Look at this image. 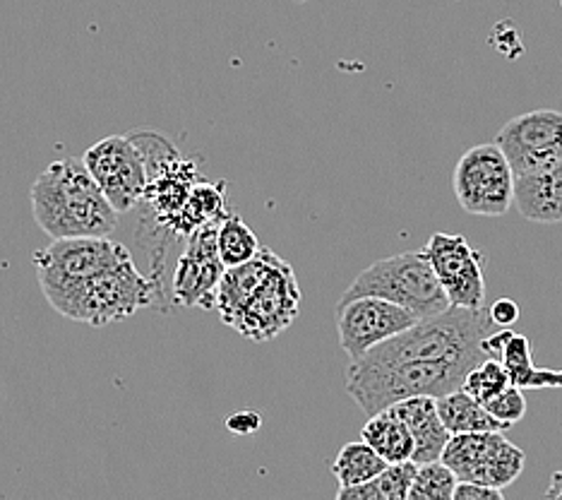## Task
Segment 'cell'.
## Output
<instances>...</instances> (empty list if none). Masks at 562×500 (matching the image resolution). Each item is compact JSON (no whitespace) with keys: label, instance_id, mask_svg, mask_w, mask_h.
I'll return each mask as SVG.
<instances>
[{"label":"cell","instance_id":"e0dca14e","mask_svg":"<svg viewBox=\"0 0 562 500\" xmlns=\"http://www.w3.org/2000/svg\"><path fill=\"white\" fill-rule=\"evenodd\" d=\"M438 412L445 421L447 431L457 433H479V431H507L509 426L497 421L488 409H485L476 397H471L467 390H452L438 397Z\"/></svg>","mask_w":562,"mask_h":500},{"label":"cell","instance_id":"7c38bea8","mask_svg":"<svg viewBox=\"0 0 562 500\" xmlns=\"http://www.w3.org/2000/svg\"><path fill=\"white\" fill-rule=\"evenodd\" d=\"M418 323V318L406 308L380 297H359L337 303L339 346L349 362H356L378 344L400 335Z\"/></svg>","mask_w":562,"mask_h":500},{"label":"cell","instance_id":"30bf717a","mask_svg":"<svg viewBox=\"0 0 562 500\" xmlns=\"http://www.w3.org/2000/svg\"><path fill=\"white\" fill-rule=\"evenodd\" d=\"M222 220L202 224L190 234L188 248L178 258L171 279V293L178 305L216 311V297H220V285L226 273V265L220 255Z\"/></svg>","mask_w":562,"mask_h":500},{"label":"cell","instance_id":"3957f363","mask_svg":"<svg viewBox=\"0 0 562 500\" xmlns=\"http://www.w3.org/2000/svg\"><path fill=\"white\" fill-rule=\"evenodd\" d=\"M474 362L467 358H436V362H400L375 364L368 358H356L349 364L347 392L359 404L366 416L397 404L408 397H442L462 388Z\"/></svg>","mask_w":562,"mask_h":500},{"label":"cell","instance_id":"d4e9b609","mask_svg":"<svg viewBox=\"0 0 562 500\" xmlns=\"http://www.w3.org/2000/svg\"><path fill=\"white\" fill-rule=\"evenodd\" d=\"M505 491L476 481H459L452 500H503Z\"/></svg>","mask_w":562,"mask_h":500},{"label":"cell","instance_id":"484cf974","mask_svg":"<svg viewBox=\"0 0 562 500\" xmlns=\"http://www.w3.org/2000/svg\"><path fill=\"white\" fill-rule=\"evenodd\" d=\"M488 311L495 327H513L519 320V305L513 299H497Z\"/></svg>","mask_w":562,"mask_h":500},{"label":"cell","instance_id":"7a4b0ae2","mask_svg":"<svg viewBox=\"0 0 562 500\" xmlns=\"http://www.w3.org/2000/svg\"><path fill=\"white\" fill-rule=\"evenodd\" d=\"M32 214L46 236H111L119 226V210L89 174L85 159L48 164L32 184Z\"/></svg>","mask_w":562,"mask_h":500},{"label":"cell","instance_id":"8fae6325","mask_svg":"<svg viewBox=\"0 0 562 500\" xmlns=\"http://www.w3.org/2000/svg\"><path fill=\"white\" fill-rule=\"evenodd\" d=\"M495 143L517 176L551 169L562 162V113L539 109L515 115L501 127Z\"/></svg>","mask_w":562,"mask_h":500},{"label":"cell","instance_id":"d6986e66","mask_svg":"<svg viewBox=\"0 0 562 500\" xmlns=\"http://www.w3.org/2000/svg\"><path fill=\"white\" fill-rule=\"evenodd\" d=\"M416 462H394L385 471H380L375 479L368 484L351 486V489H339V500H408V491L416 477Z\"/></svg>","mask_w":562,"mask_h":500},{"label":"cell","instance_id":"603a6c76","mask_svg":"<svg viewBox=\"0 0 562 500\" xmlns=\"http://www.w3.org/2000/svg\"><path fill=\"white\" fill-rule=\"evenodd\" d=\"M507 385H509V376L501 358H485V362H481L479 366L469 370L462 382V390H467L471 397H476L481 404H485L491 397L503 392Z\"/></svg>","mask_w":562,"mask_h":500},{"label":"cell","instance_id":"9c48e42d","mask_svg":"<svg viewBox=\"0 0 562 500\" xmlns=\"http://www.w3.org/2000/svg\"><path fill=\"white\" fill-rule=\"evenodd\" d=\"M85 164L119 214L145 200L149 186L143 149L131 135H109L85 152Z\"/></svg>","mask_w":562,"mask_h":500},{"label":"cell","instance_id":"ac0fdd59","mask_svg":"<svg viewBox=\"0 0 562 500\" xmlns=\"http://www.w3.org/2000/svg\"><path fill=\"white\" fill-rule=\"evenodd\" d=\"M501 362L507 370L509 382L521 390H541V388H562V368H539L531 358V344L524 335L507 340Z\"/></svg>","mask_w":562,"mask_h":500},{"label":"cell","instance_id":"8992f818","mask_svg":"<svg viewBox=\"0 0 562 500\" xmlns=\"http://www.w3.org/2000/svg\"><path fill=\"white\" fill-rule=\"evenodd\" d=\"M131 258V251L109 236H78L54 238L46 248L36 251L32 260L46 301L54 303L85 279Z\"/></svg>","mask_w":562,"mask_h":500},{"label":"cell","instance_id":"4316f807","mask_svg":"<svg viewBox=\"0 0 562 500\" xmlns=\"http://www.w3.org/2000/svg\"><path fill=\"white\" fill-rule=\"evenodd\" d=\"M260 423H262L260 414H255V412H238V414L226 419V429L238 433V435H248V433L258 431Z\"/></svg>","mask_w":562,"mask_h":500},{"label":"cell","instance_id":"cb8c5ba5","mask_svg":"<svg viewBox=\"0 0 562 500\" xmlns=\"http://www.w3.org/2000/svg\"><path fill=\"white\" fill-rule=\"evenodd\" d=\"M488 412L497 419L507 423L509 429L519 423L524 416H527V400H524V390L517 388V385L509 382L503 392H497L495 397H491L488 402L483 404Z\"/></svg>","mask_w":562,"mask_h":500},{"label":"cell","instance_id":"7402d4cb","mask_svg":"<svg viewBox=\"0 0 562 500\" xmlns=\"http://www.w3.org/2000/svg\"><path fill=\"white\" fill-rule=\"evenodd\" d=\"M457 484V474L442 459L424 462V465L416 467L408 500H452Z\"/></svg>","mask_w":562,"mask_h":500},{"label":"cell","instance_id":"277c9868","mask_svg":"<svg viewBox=\"0 0 562 500\" xmlns=\"http://www.w3.org/2000/svg\"><path fill=\"white\" fill-rule=\"evenodd\" d=\"M161 293V281L145 277L131 258L85 279L82 285L50 303V308L75 323L106 327L109 323L135 315L139 308L157 305Z\"/></svg>","mask_w":562,"mask_h":500},{"label":"cell","instance_id":"4fadbf2b","mask_svg":"<svg viewBox=\"0 0 562 500\" xmlns=\"http://www.w3.org/2000/svg\"><path fill=\"white\" fill-rule=\"evenodd\" d=\"M440 285L457 308H483L485 255L459 234H432L424 246Z\"/></svg>","mask_w":562,"mask_h":500},{"label":"cell","instance_id":"f1b7e54d","mask_svg":"<svg viewBox=\"0 0 562 500\" xmlns=\"http://www.w3.org/2000/svg\"><path fill=\"white\" fill-rule=\"evenodd\" d=\"M543 496H546V498H558V500H562V469L553 474L551 484H548V489H546Z\"/></svg>","mask_w":562,"mask_h":500},{"label":"cell","instance_id":"44dd1931","mask_svg":"<svg viewBox=\"0 0 562 500\" xmlns=\"http://www.w3.org/2000/svg\"><path fill=\"white\" fill-rule=\"evenodd\" d=\"M260 251L258 236L238 214H226L220 222V255L226 267H236L255 258Z\"/></svg>","mask_w":562,"mask_h":500},{"label":"cell","instance_id":"9a60e30c","mask_svg":"<svg viewBox=\"0 0 562 500\" xmlns=\"http://www.w3.org/2000/svg\"><path fill=\"white\" fill-rule=\"evenodd\" d=\"M515 204L524 220L562 224V162L551 169L517 176Z\"/></svg>","mask_w":562,"mask_h":500},{"label":"cell","instance_id":"5b68a950","mask_svg":"<svg viewBox=\"0 0 562 500\" xmlns=\"http://www.w3.org/2000/svg\"><path fill=\"white\" fill-rule=\"evenodd\" d=\"M359 297H380L412 311L418 320L445 313L450 299L432 269L426 251H408L368 265L356 277L339 301Z\"/></svg>","mask_w":562,"mask_h":500},{"label":"cell","instance_id":"ba28073f","mask_svg":"<svg viewBox=\"0 0 562 500\" xmlns=\"http://www.w3.org/2000/svg\"><path fill=\"white\" fill-rule=\"evenodd\" d=\"M459 481H476L505 491L519 479L527 455L505 438V431L457 433L440 457Z\"/></svg>","mask_w":562,"mask_h":500},{"label":"cell","instance_id":"52a82bcc","mask_svg":"<svg viewBox=\"0 0 562 500\" xmlns=\"http://www.w3.org/2000/svg\"><path fill=\"white\" fill-rule=\"evenodd\" d=\"M459 208L476 216H505L515 204L517 174L497 143L467 149L452 176Z\"/></svg>","mask_w":562,"mask_h":500},{"label":"cell","instance_id":"5bb4252c","mask_svg":"<svg viewBox=\"0 0 562 500\" xmlns=\"http://www.w3.org/2000/svg\"><path fill=\"white\" fill-rule=\"evenodd\" d=\"M392 409L402 416L408 433H412L416 465L440 459L452 433L447 431L445 421L440 419L436 397H408V400L392 404Z\"/></svg>","mask_w":562,"mask_h":500},{"label":"cell","instance_id":"2e32d148","mask_svg":"<svg viewBox=\"0 0 562 500\" xmlns=\"http://www.w3.org/2000/svg\"><path fill=\"white\" fill-rule=\"evenodd\" d=\"M361 441L385 457L390 465L394 462H408L414 459V438L408 433L402 416L394 412L392 407L382 409V412L368 416L366 426L361 431Z\"/></svg>","mask_w":562,"mask_h":500},{"label":"cell","instance_id":"ffe728a7","mask_svg":"<svg viewBox=\"0 0 562 500\" xmlns=\"http://www.w3.org/2000/svg\"><path fill=\"white\" fill-rule=\"evenodd\" d=\"M387 465L390 462L366 441L347 443L335 462H331V474L337 477L339 489H351V486H361L375 479L380 471L387 469Z\"/></svg>","mask_w":562,"mask_h":500},{"label":"cell","instance_id":"83f0119b","mask_svg":"<svg viewBox=\"0 0 562 500\" xmlns=\"http://www.w3.org/2000/svg\"><path fill=\"white\" fill-rule=\"evenodd\" d=\"M509 337H513V330H509V327H497V330H493L491 335L483 340V352L488 354V358H501Z\"/></svg>","mask_w":562,"mask_h":500},{"label":"cell","instance_id":"6da1fadb","mask_svg":"<svg viewBox=\"0 0 562 500\" xmlns=\"http://www.w3.org/2000/svg\"><path fill=\"white\" fill-rule=\"evenodd\" d=\"M303 293L293 267L272 248H260L248 263L226 267L216 297L224 325L252 342H270L301 313Z\"/></svg>","mask_w":562,"mask_h":500}]
</instances>
